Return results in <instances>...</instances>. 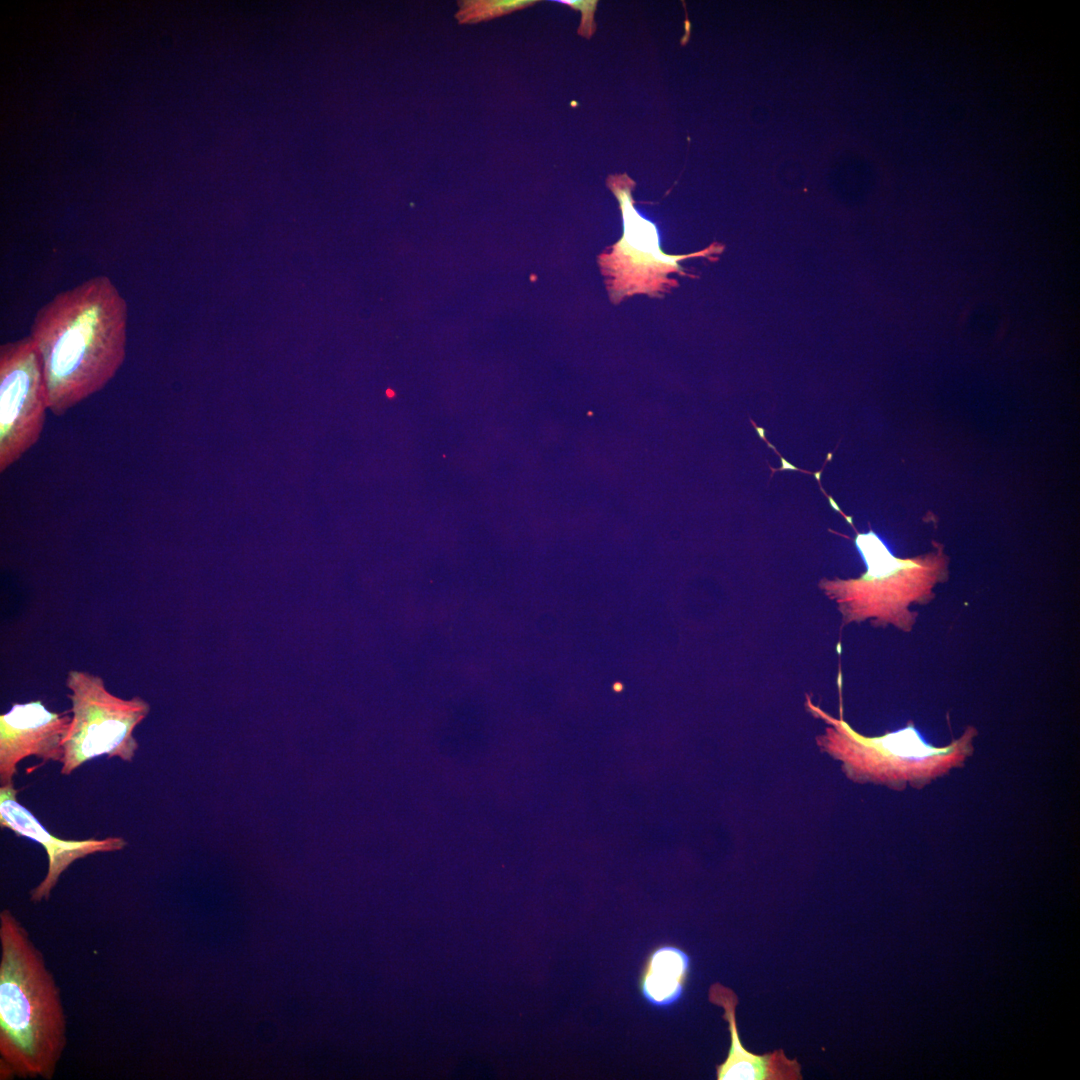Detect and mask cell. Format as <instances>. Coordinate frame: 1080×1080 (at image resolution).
I'll return each instance as SVG.
<instances>
[{"label": "cell", "mask_w": 1080, "mask_h": 1080, "mask_svg": "<svg viewBox=\"0 0 1080 1080\" xmlns=\"http://www.w3.org/2000/svg\"><path fill=\"white\" fill-rule=\"evenodd\" d=\"M690 957L673 945H662L647 957L639 978V990L645 1001L656 1008L678 1002L690 972Z\"/></svg>", "instance_id": "11"}, {"label": "cell", "mask_w": 1080, "mask_h": 1080, "mask_svg": "<svg viewBox=\"0 0 1080 1080\" xmlns=\"http://www.w3.org/2000/svg\"><path fill=\"white\" fill-rule=\"evenodd\" d=\"M0 1067L13 1078L53 1079L67 1046L60 989L30 933L0 912Z\"/></svg>", "instance_id": "2"}, {"label": "cell", "mask_w": 1080, "mask_h": 1080, "mask_svg": "<svg viewBox=\"0 0 1080 1080\" xmlns=\"http://www.w3.org/2000/svg\"><path fill=\"white\" fill-rule=\"evenodd\" d=\"M607 185L618 199L623 219V235L598 262L612 302L619 303L634 294L657 296L678 286L670 274H688L680 265L687 258L719 254L723 246L709 247L684 255L666 254L660 249L656 225L635 208L632 191L635 182L627 174L610 175Z\"/></svg>", "instance_id": "5"}, {"label": "cell", "mask_w": 1080, "mask_h": 1080, "mask_svg": "<svg viewBox=\"0 0 1080 1080\" xmlns=\"http://www.w3.org/2000/svg\"><path fill=\"white\" fill-rule=\"evenodd\" d=\"M854 542L865 572L856 578H822L819 589L836 603L843 626L869 619L873 626L892 625L910 632L918 616L910 605L932 600L935 586L947 576L948 559L942 546L935 552L899 558L872 530L857 533Z\"/></svg>", "instance_id": "3"}, {"label": "cell", "mask_w": 1080, "mask_h": 1080, "mask_svg": "<svg viewBox=\"0 0 1080 1080\" xmlns=\"http://www.w3.org/2000/svg\"><path fill=\"white\" fill-rule=\"evenodd\" d=\"M14 784L0 787V824L18 836L41 844L48 855V870L43 880L29 892V900L38 904L49 900L62 873L78 859L96 853L116 852L127 846L120 836L103 839L66 840L57 838L17 800Z\"/></svg>", "instance_id": "9"}, {"label": "cell", "mask_w": 1080, "mask_h": 1080, "mask_svg": "<svg viewBox=\"0 0 1080 1080\" xmlns=\"http://www.w3.org/2000/svg\"><path fill=\"white\" fill-rule=\"evenodd\" d=\"M48 397L41 359L30 337L0 346V472L39 440Z\"/></svg>", "instance_id": "7"}, {"label": "cell", "mask_w": 1080, "mask_h": 1080, "mask_svg": "<svg viewBox=\"0 0 1080 1080\" xmlns=\"http://www.w3.org/2000/svg\"><path fill=\"white\" fill-rule=\"evenodd\" d=\"M709 1001L724 1010L723 1019L728 1022L730 1048L723 1063L716 1066L718 1080H801V1065L789 1059L783 1050L757 1055L746 1050L739 1037L735 992L720 983L709 989Z\"/></svg>", "instance_id": "10"}, {"label": "cell", "mask_w": 1080, "mask_h": 1080, "mask_svg": "<svg viewBox=\"0 0 1080 1080\" xmlns=\"http://www.w3.org/2000/svg\"><path fill=\"white\" fill-rule=\"evenodd\" d=\"M534 0H463L455 14L459 24L491 20L535 4Z\"/></svg>", "instance_id": "12"}, {"label": "cell", "mask_w": 1080, "mask_h": 1080, "mask_svg": "<svg viewBox=\"0 0 1080 1080\" xmlns=\"http://www.w3.org/2000/svg\"><path fill=\"white\" fill-rule=\"evenodd\" d=\"M71 719L67 713L49 711L39 700L15 703L1 714L0 787L14 784L17 764L26 757L63 763Z\"/></svg>", "instance_id": "8"}, {"label": "cell", "mask_w": 1080, "mask_h": 1080, "mask_svg": "<svg viewBox=\"0 0 1080 1080\" xmlns=\"http://www.w3.org/2000/svg\"><path fill=\"white\" fill-rule=\"evenodd\" d=\"M66 685L71 690L72 719L63 742L61 774L69 775L103 755L132 762L139 747L133 731L149 714V703L139 696H115L101 677L85 671H69Z\"/></svg>", "instance_id": "6"}, {"label": "cell", "mask_w": 1080, "mask_h": 1080, "mask_svg": "<svg viewBox=\"0 0 1080 1080\" xmlns=\"http://www.w3.org/2000/svg\"><path fill=\"white\" fill-rule=\"evenodd\" d=\"M128 307L113 281L97 275L57 293L30 328L55 416L101 391L126 357Z\"/></svg>", "instance_id": "1"}, {"label": "cell", "mask_w": 1080, "mask_h": 1080, "mask_svg": "<svg viewBox=\"0 0 1080 1080\" xmlns=\"http://www.w3.org/2000/svg\"><path fill=\"white\" fill-rule=\"evenodd\" d=\"M805 705L828 724L818 743L843 763L851 778L859 781L923 786L962 764L972 752L976 734L972 727L949 745L935 747L912 724L880 736H864L843 719L841 708L840 717L835 718L815 705L809 696Z\"/></svg>", "instance_id": "4"}]
</instances>
